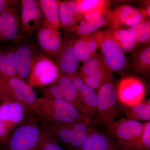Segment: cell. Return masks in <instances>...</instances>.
Here are the masks:
<instances>
[{
  "label": "cell",
  "instance_id": "obj_5",
  "mask_svg": "<svg viewBox=\"0 0 150 150\" xmlns=\"http://www.w3.org/2000/svg\"><path fill=\"white\" fill-rule=\"evenodd\" d=\"M0 91L9 99L22 103L34 112L37 98L33 88L18 76L0 79Z\"/></svg>",
  "mask_w": 150,
  "mask_h": 150
},
{
  "label": "cell",
  "instance_id": "obj_2",
  "mask_svg": "<svg viewBox=\"0 0 150 150\" xmlns=\"http://www.w3.org/2000/svg\"><path fill=\"white\" fill-rule=\"evenodd\" d=\"M38 117L30 112L25 119L9 134L7 150H38L40 128Z\"/></svg>",
  "mask_w": 150,
  "mask_h": 150
},
{
  "label": "cell",
  "instance_id": "obj_38",
  "mask_svg": "<svg viewBox=\"0 0 150 150\" xmlns=\"http://www.w3.org/2000/svg\"><path fill=\"white\" fill-rule=\"evenodd\" d=\"M3 97V94H2L1 92L0 91V100H1V99Z\"/></svg>",
  "mask_w": 150,
  "mask_h": 150
},
{
  "label": "cell",
  "instance_id": "obj_17",
  "mask_svg": "<svg viewBox=\"0 0 150 150\" xmlns=\"http://www.w3.org/2000/svg\"><path fill=\"white\" fill-rule=\"evenodd\" d=\"M59 12L61 28L69 31L83 18L80 11L77 1H60Z\"/></svg>",
  "mask_w": 150,
  "mask_h": 150
},
{
  "label": "cell",
  "instance_id": "obj_39",
  "mask_svg": "<svg viewBox=\"0 0 150 150\" xmlns=\"http://www.w3.org/2000/svg\"></svg>",
  "mask_w": 150,
  "mask_h": 150
},
{
  "label": "cell",
  "instance_id": "obj_12",
  "mask_svg": "<svg viewBox=\"0 0 150 150\" xmlns=\"http://www.w3.org/2000/svg\"><path fill=\"white\" fill-rule=\"evenodd\" d=\"M36 36L40 49L47 55L56 58L64 41L60 29L42 25L37 30Z\"/></svg>",
  "mask_w": 150,
  "mask_h": 150
},
{
  "label": "cell",
  "instance_id": "obj_16",
  "mask_svg": "<svg viewBox=\"0 0 150 150\" xmlns=\"http://www.w3.org/2000/svg\"><path fill=\"white\" fill-rule=\"evenodd\" d=\"M15 49L17 74L25 81L28 79L36 55L31 45L23 44Z\"/></svg>",
  "mask_w": 150,
  "mask_h": 150
},
{
  "label": "cell",
  "instance_id": "obj_4",
  "mask_svg": "<svg viewBox=\"0 0 150 150\" xmlns=\"http://www.w3.org/2000/svg\"><path fill=\"white\" fill-rule=\"evenodd\" d=\"M97 93V108L94 123L106 129L116 121L118 113L119 102L114 78L105 83Z\"/></svg>",
  "mask_w": 150,
  "mask_h": 150
},
{
  "label": "cell",
  "instance_id": "obj_20",
  "mask_svg": "<svg viewBox=\"0 0 150 150\" xmlns=\"http://www.w3.org/2000/svg\"><path fill=\"white\" fill-rule=\"evenodd\" d=\"M56 83L62 89L64 100L74 106L82 114L84 115L83 106L79 93L73 85L69 77L67 75L60 73Z\"/></svg>",
  "mask_w": 150,
  "mask_h": 150
},
{
  "label": "cell",
  "instance_id": "obj_6",
  "mask_svg": "<svg viewBox=\"0 0 150 150\" xmlns=\"http://www.w3.org/2000/svg\"><path fill=\"white\" fill-rule=\"evenodd\" d=\"M60 75L55 62L47 56L39 54L33 65L27 83L32 88L43 87L56 83Z\"/></svg>",
  "mask_w": 150,
  "mask_h": 150
},
{
  "label": "cell",
  "instance_id": "obj_33",
  "mask_svg": "<svg viewBox=\"0 0 150 150\" xmlns=\"http://www.w3.org/2000/svg\"><path fill=\"white\" fill-rule=\"evenodd\" d=\"M40 92L45 97L54 100H64L62 89L56 82L41 88Z\"/></svg>",
  "mask_w": 150,
  "mask_h": 150
},
{
  "label": "cell",
  "instance_id": "obj_22",
  "mask_svg": "<svg viewBox=\"0 0 150 150\" xmlns=\"http://www.w3.org/2000/svg\"><path fill=\"white\" fill-rule=\"evenodd\" d=\"M83 106L84 115L91 122L97 112L98 95L97 91L91 87L85 84L79 93Z\"/></svg>",
  "mask_w": 150,
  "mask_h": 150
},
{
  "label": "cell",
  "instance_id": "obj_11",
  "mask_svg": "<svg viewBox=\"0 0 150 150\" xmlns=\"http://www.w3.org/2000/svg\"><path fill=\"white\" fill-rule=\"evenodd\" d=\"M0 100V118L9 134L32 112L24 105L9 99L3 95Z\"/></svg>",
  "mask_w": 150,
  "mask_h": 150
},
{
  "label": "cell",
  "instance_id": "obj_35",
  "mask_svg": "<svg viewBox=\"0 0 150 150\" xmlns=\"http://www.w3.org/2000/svg\"><path fill=\"white\" fill-rule=\"evenodd\" d=\"M69 77L73 85L76 90L78 93L81 91L83 87L85 84L83 80L78 74V73H75L73 74L67 75Z\"/></svg>",
  "mask_w": 150,
  "mask_h": 150
},
{
  "label": "cell",
  "instance_id": "obj_28",
  "mask_svg": "<svg viewBox=\"0 0 150 150\" xmlns=\"http://www.w3.org/2000/svg\"><path fill=\"white\" fill-rule=\"evenodd\" d=\"M106 67L101 53H99L96 54L94 57L84 62L82 67L79 68L77 73L83 79Z\"/></svg>",
  "mask_w": 150,
  "mask_h": 150
},
{
  "label": "cell",
  "instance_id": "obj_19",
  "mask_svg": "<svg viewBox=\"0 0 150 150\" xmlns=\"http://www.w3.org/2000/svg\"><path fill=\"white\" fill-rule=\"evenodd\" d=\"M74 123H46L43 124L58 143L69 149L74 138Z\"/></svg>",
  "mask_w": 150,
  "mask_h": 150
},
{
  "label": "cell",
  "instance_id": "obj_1",
  "mask_svg": "<svg viewBox=\"0 0 150 150\" xmlns=\"http://www.w3.org/2000/svg\"><path fill=\"white\" fill-rule=\"evenodd\" d=\"M34 113L42 124L71 123L91 121L74 106L64 100H54L42 96L38 98Z\"/></svg>",
  "mask_w": 150,
  "mask_h": 150
},
{
  "label": "cell",
  "instance_id": "obj_8",
  "mask_svg": "<svg viewBox=\"0 0 150 150\" xmlns=\"http://www.w3.org/2000/svg\"><path fill=\"white\" fill-rule=\"evenodd\" d=\"M19 39L24 40L43 25V19L36 0L21 1Z\"/></svg>",
  "mask_w": 150,
  "mask_h": 150
},
{
  "label": "cell",
  "instance_id": "obj_3",
  "mask_svg": "<svg viewBox=\"0 0 150 150\" xmlns=\"http://www.w3.org/2000/svg\"><path fill=\"white\" fill-rule=\"evenodd\" d=\"M92 34L97 40L105 64L108 70L119 75L125 74L129 69V62L110 30H98Z\"/></svg>",
  "mask_w": 150,
  "mask_h": 150
},
{
  "label": "cell",
  "instance_id": "obj_36",
  "mask_svg": "<svg viewBox=\"0 0 150 150\" xmlns=\"http://www.w3.org/2000/svg\"><path fill=\"white\" fill-rule=\"evenodd\" d=\"M19 1L16 0H0V14L13 7Z\"/></svg>",
  "mask_w": 150,
  "mask_h": 150
},
{
  "label": "cell",
  "instance_id": "obj_18",
  "mask_svg": "<svg viewBox=\"0 0 150 150\" xmlns=\"http://www.w3.org/2000/svg\"><path fill=\"white\" fill-rule=\"evenodd\" d=\"M59 1L57 0L37 1L43 17V25L61 28L59 12Z\"/></svg>",
  "mask_w": 150,
  "mask_h": 150
},
{
  "label": "cell",
  "instance_id": "obj_31",
  "mask_svg": "<svg viewBox=\"0 0 150 150\" xmlns=\"http://www.w3.org/2000/svg\"><path fill=\"white\" fill-rule=\"evenodd\" d=\"M80 11L83 17L87 14L107 7L108 2L103 0H78Z\"/></svg>",
  "mask_w": 150,
  "mask_h": 150
},
{
  "label": "cell",
  "instance_id": "obj_13",
  "mask_svg": "<svg viewBox=\"0 0 150 150\" xmlns=\"http://www.w3.org/2000/svg\"><path fill=\"white\" fill-rule=\"evenodd\" d=\"M20 14L16 5L0 14V44L19 39Z\"/></svg>",
  "mask_w": 150,
  "mask_h": 150
},
{
  "label": "cell",
  "instance_id": "obj_26",
  "mask_svg": "<svg viewBox=\"0 0 150 150\" xmlns=\"http://www.w3.org/2000/svg\"><path fill=\"white\" fill-rule=\"evenodd\" d=\"M107 15L103 16L99 18L93 20L81 21L79 25H76L75 27L70 30L80 36L89 35L94 33L99 28L107 24Z\"/></svg>",
  "mask_w": 150,
  "mask_h": 150
},
{
  "label": "cell",
  "instance_id": "obj_34",
  "mask_svg": "<svg viewBox=\"0 0 150 150\" xmlns=\"http://www.w3.org/2000/svg\"><path fill=\"white\" fill-rule=\"evenodd\" d=\"M86 47L89 54L94 57L97 54V50L99 48L97 40L92 34L84 35Z\"/></svg>",
  "mask_w": 150,
  "mask_h": 150
},
{
  "label": "cell",
  "instance_id": "obj_23",
  "mask_svg": "<svg viewBox=\"0 0 150 150\" xmlns=\"http://www.w3.org/2000/svg\"><path fill=\"white\" fill-rule=\"evenodd\" d=\"M122 106L126 118L139 121H150V99H144L131 106Z\"/></svg>",
  "mask_w": 150,
  "mask_h": 150
},
{
  "label": "cell",
  "instance_id": "obj_30",
  "mask_svg": "<svg viewBox=\"0 0 150 150\" xmlns=\"http://www.w3.org/2000/svg\"><path fill=\"white\" fill-rule=\"evenodd\" d=\"M122 147L123 150H150V121L145 122L144 131L139 140Z\"/></svg>",
  "mask_w": 150,
  "mask_h": 150
},
{
  "label": "cell",
  "instance_id": "obj_27",
  "mask_svg": "<svg viewBox=\"0 0 150 150\" xmlns=\"http://www.w3.org/2000/svg\"><path fill=\"white\" fill-rule=\"evenodd\" d=\"M127 29L134 36L138 45L149 43L150 19H146L138 24L128 27Z\"/></svg>",
  "mask_w": 150,
  "mask_h": 150
},
{
  "label": "cell",
  "instance_id": "obj_10",
  "mask_svg": "<svg viewBox=\"0 0 150 150\" xmlns=\"http://www.w3.org/2000/svg\"><path fill=\"white\" fill-rule=\"evenodd\" d=\"M145 9L136 8L129 5L119 7L114 10L109 11L107 15L108 23L112 30L124 26H133L146 19Z\"/></svg>",
  "mask_w": 150,
  "mask_h": 150
},
{
  "label": "cell",
  "instance_id": "obj_7",
  "mask_svg": "<svg viewBox=\"0 0 150 150\" xmlns=\"http://www.w3.org/2000/svg\"><path fill=\"white\" fill-rule=\"evenodd\" d=\"M145 122L123 118L115 121L106 129V133L117 140L121 146L136 142L142 137Z\"/></svg>",
  "mask_w": 150,
  "mask_h": 150
},
{
  "label": "cell",
  "instance_id": "obj_24",
  "mask_svg": "<svg viewBox=\"0 0 150 150\" xmlns=\"http://www.w3.org/2000/svg\"><path fill=\"white\" fill-rule=\"evenodd\" d=\"M108 30L125 54L133 52L138 46L136 39L128 29L121 28Z\"/></svg>",
  "mask_w": 150,
  "mask_h": 150
},
{
  "label": "cell",
  "instance_id": "obj_21",
  "mask_svg": "<svg viewBox=\"0 0 150 150\" xmlns=\"http://www.w3.org/2000/svg\"><path fill=\"white\" fill-rule=\"evenodd\" d=\"M16 76L15 49L0 46V79Z\"/></svg>",
  "mask_w": 150,
  "mask_h": 150
},
{
  "label": "cell",
  "instance_id": "obj_9",
  "mask_svg": "<svg viewBox=\"0 0 150 150\" xmlns=\"http://www.w3.org/2000/svg\"><path fill=\"white\" fill-rule=\"evenodd\" d=\"M118 102L124 106H131L145 99L146 88L143 82L135 77L122 78L116 85Z\"/></svg>",
  "mask_w": 150,
  "mask_h": 150
},
{
  "label": "cell",
  "instance_id": "obj_29",
  "mask_svg": "<svg viewBox=\"0 0 150 150\" xmlns=\"http://www.w3.org/2000/svg\"><path fill=\"white\" fill-rule=\"evenodd\" d=\"M38 150H65L59 145L55 138L43 126L40 128Z\"/></svg>",
  "mask_w": 150,
  "mask_h": 150
},
{
  "label": "cell",
  "instance_id": "obj_25",
  "mask_svg": "<svg viewBox=\"0 0 150 150\" xmlns=\"http://www.w3.org/2000/svg\"><path fill=\"white\" fill-rule=\"evenodd\" d=\"M132 65L134 71L138 73L146 74L150 69L149 43L135 51L132 54Z\"/></svg>",
  "mask_w": 150,
  "mask_h": 150
},
{
  "label": "cell",
  "instance_id": "obj_14",
  "mask_svg": "<svg viewBox=\"0 0 150 150\" xmlns=\"http://www.w3.org/2000/svg\"><path fill=\"white\" fill-rule=\"evenodd\" d=\"M74 37L64 40L60 53L56 57V63L61 74L66 75L77 72L79 69L78 61L74 50Z\"/></svg>",
  "mask_w": 150,
  "mask_h": 150
},
{
  "label": "cell",
  "instance_id": "obj_32",
  "mask_svg": "<svg viewBox=\"0 0 150 150\" xmlns=\"http://www.w3.org/2000/svg\"><path fill=\"white\" fill-rule=\"evenodd\" d=\"M74 47L75 55L79 62L84 63L92 58L87 50L84 35L75 39Z\"/></svg>",
  "mask_w": 150,
  "mask_h": 150
},
{
  "label": "cell",
  "instance_id": "obj_15",
  "mask_svg": "<svg viewBox=\"0 0 150 150\" xmlns=\"http://www.w3.org/2000/svg\"><path fill=\"white\" fill-rule=\"evenodd\" d=\"M77 150H123L117 140L106 132L93 127L88 139Z\"/></svg>",
  "mask_w": 150,
  "mask_h": 150
},
{
  "label": "cell",
  "instance_id": "obj_37",
  "mask_svg": "<svg viewBox=\"0 0 150 150\" xmlns=\"http://www.w3.org/2000/svg\"><path fill=\"white\" fill-rule=\"evenodd\" d=\"M8 135V132L0 118V144H5Z\"/></svg>",
  "mask_w": 150,
  "mask_h": 150
}]
</instances>
